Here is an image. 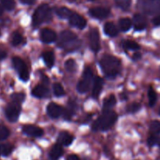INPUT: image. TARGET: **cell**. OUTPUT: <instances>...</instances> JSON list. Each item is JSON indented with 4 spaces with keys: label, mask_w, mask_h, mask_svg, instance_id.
<instances>
[{
    "label": "cell",
    "mask_w": 160,
    "mask_h": 160,
    "mask_svg": "<svg viewBox=\"0 0 160 160\" xmlns=\"http://www.w3.org/2000/svg\"><path fill=\"white\" fill-rule=\"evenodd\" d=\"M100 66L106 76L116 77L121 70V62L119 59L110 55H105L100 60Z\"/></svg>",
    "instance_id": "1"
},
{
    "label": "cell",
    "mask_w": 160,
    "mask_h": 160,
    "mask_svg": "<svg viewBox=\"0 0 160 160\" xmlns=\"http://www.w3.org/2000/svg\"><path fill=\"white\" fill-rule=\"evenodd\" d=\"M59 46L67 52L76 50L81 46V42L78 38L76 34L70 31H63L59 35Z\"/></svg>",
    "instance_id": "2"
},
{
    "label": "cell",
    "mask_w": 160,
    "mask_h": 160,
    "mask_svg": "<svg viewBox=\"0 0 160 160\" xmlns=\"http://www.w3.org/2000/svg\"><path fill=\"white\" fill-rule=\"evenodd\" d=\"M117 120V114L111 110H106L93 124L94 131H106L110 129Z\"/></svg>",
    "instance_id": "3"
},
{
    "label": "cell",
    "mask_w": 160,
    "mask_h": 160,
    "mask_svg": "<svg viewBox=\"0 0 160 160\" xmlns=\"http://www.w3.org/2000/svg\"><path fill=\"white\" fill-rule=\"evenodd\" d=\"M52 18V10L48 4L39 6L34 11L32 17L33 26L38 27L42 23L48 22Z\"/></svg>",
    "instance_id": "4"
},
{
    "label": "cell",
    "mask_w": 160,
    "mask_h": 160,
    "mask_svg": "<svg viewBox=\"0 0 160 160\" xmlns=\"http://www.w3.org/2000/svg\"><path fill=\"white\" fill-rule=\"evenodd\" d=\"M92 78H93L92 71L90 68L87 67L83 73L82 78L78 82L77 86V89L80 93H85L89 90L92 83Z\"/></svg>",
    "instance_id": "5"
},
{
    "label": "cell",
    "mask_w": 160,
    "mask_h": 160,
    "mask_svg": "<svg viewBox=\"0 0 160 160\" xmlns=\"http://www.w3.org/2000/svg\"><path fill=\"white\" fill-rule=\"evenodd\" d=\"M12 62L15 70L18 72L20 79L25 82L28 81L30 78L29 70H28V67H27L26 63L23 62V59H20V57L15 56V57L12 58Z\"/></svg>",
    "instance_id": "6"
},
{
    "label": "cell",
    "mask_w": 160,
    "mask_h": 160,
    "mask_svg": "<svg viewBox=\"0 0 160 160\" xmlns=\"http://www.w3.org/2000/svg\"><path fill=\"white\" fill-rule=\"evenodd\" d=\"M20 109L21 108H20V104L19 103L14 102L9 103L5 110L6 118L10 122H16L19 118Z\"/></svg>",
    "instance_id": "7"
},
{
    "label": "cell",
    "mask_w": 160,
    "mask_h": 160,
    "mask_svg": "<svg viewBox=\"0 0 160 160\" xmlns=\"http://www.w3.org/2000/svg\"><path fill=\"white\" fill-rule=\"evenodd\" d=\"M89 44L91 49L93 52H98L100 49V37L99 33L96 28L92 29L89 34Z\"/></svg>",
    "instance_id": "8"
},
{
    "label": "cell",
    "mask_w": 160,
    "mask_h": 160,
    "mask_svg": "<svg viewBox=\"0 0 160 160\" xmlns=\"http://www.w3.org/2000/svg\"><path fill=\"white\" fill-rule=\"evenodd\" d=\"M69 22L73 27H76L79 29H83L87 25V20L80 14L73 12L71 17L69 18Z\"/></svg>",
    "instance_id": "9"
},
{
    "label": "cell",
    "mask_w": 160,
    "mask_h": 160,
    "mask_svg": "<svg viewBox=\"0 0 160 160\" xmlns=\"http://www.w3.org/2000/svg\"><path fill=\"white\" fill-rule=\"evenodd\" d=\"M89 14L96 19H105L110 14V10L105 7H95L89 9Z\"/></svg>",
    "instance_id": "10"
},
{
    "label": "cell",
    "mask_w": 160,
    "mask_h": 160,
    "mask_svg": "<svg viewBox=\"0 0 160 160\" xmlns=\"http://www.w3.org/2000/svg\"><path fill=\"white\" fill-rule=\"evenodd\" d=\"M23 133L31 137L38 138L44 134V131L42 128H38L34 125H25L23 128Z\"/></svg>",
    "instance_id": "11"
},
{
    "label": "cell",
    "mask_w": 160,
    "mask_h": 160,
    "mask_svg": "<svg viewBox=\"0 0 160 160\" xmlns=\"http://www.w3.org/2000/svg\"><path fill=\"white\" fill-rule=\"evenodd\" d=\"M62 112H63V109L56 103L51 102L47 106V113L51 118H58L62 115Z\"/></svg>",
    "instance_id": "12"
},
{
    "label": "cell",
    "mask_w": 160,
    "mask_h": 160,
    "mask_svg": "<svg viewBox=\"0 0 160 160\" xmlns=\"http://www.w3.org/2000/svg\"><path fill=\"white\" fill-rule=\"evenodd\" d=\"M133 22H134V30L137 31H143L147 27V19L142 14H135L134 16Z\"/></svg>",
    "instance_id": "13"
},
{
    "label": "cell",
    "mask_w": 160,
    "mask_h": 160,
    "mask_svg": "<svg viewBox=\"0 0 160 160\" xmlns=\"http://www.w3.org/2000/svg\"><path fill=\"white\" fill-rule=\"evenodd\" d=\"M41 40L44 43H52L55 42L56 39V34L52 30L48 29V28H44L41 31Z\"/></svg>",
    "instance_id": "14"
},
{
    "label": "cell",
    "mask_w": 160,
    "mask_h": 160,
    "mask_svg": "<svg viewBox=\"0 0 160 160\" xmlns=\"http://www.w3.org/2000/svg\"><path fill=\"white\" fill-rule=\"evenodd\" d=\"M57 140L60 145L68 146V145H71V143L73 142V136L67 131H62V132L59 133Z\"/></svg>",
    "instance_id": "15"
},
{
    "label": "cell",
    "mask_w": 160,
    "mask_h": 160,
    "mask_svg": "<svg viewBox=\"0 0 160 160\" xmlns=\"http://www.w3.org/2000/svg\"><path fill=\"white\" fill-rule=\"evenodd\" d=\"M102 86L103 80L100 77H96L95 78V81H94L93 88H92V95L94 98H98L99 97L102 89Z\"/></svg>",
    "instance_id": "16"
},
{
    "label": "cell",
    "mask_w": 160,
    "mask_h": 160,
    "mask_svg": "<svg viewBox=\"0 0 160 160\" xmlns=\"http://www.w3.org/2000/svg\"><path fill=\"white\" fill-rule=\"evenodd\" d=\"M32 95L37 98H45L48 95V90L45 86L39 84L33 89Z\"/></svg>",
    "instance_id": "17"
},
{
    "label": "cell",
    "mask_w": 160,
    "mask_h": 160,
    "mask_svg": "<svg viewBox=\"0 0 160 160\" xmlns=\"http://www.w3.org/2000/svg\"><path fill=\"white\" fill-rule=\"evenodd\" d=\"M63 154V149L60 145H55L49 152V158L51 160H58Z\"/></svg>",
    "instance_id": "18"
},
{
    "label": "cell",
    "mask_w": 160,
    "mask_h": 160,
    "mask_svg": "<svg viewBox=\"0 0 160 160\" xmlns=\"http://www.w3.org/2000/svg\"><path fill=\"white\" fill-rule=\"evenodd\" d=\"M104 31L107 35L110 37H115L118 34V30L117 27L112 22H107L104 26Z\"/></svg>",
    "instance_id": "19"
},
{
    "label": "cell",
    "mask_w": 160,
    "mask_h": 160,
    "mask_svg": "<svg viewBox=\"0 0 160 160\" xmlns=\"http://www.w3.org/2000/svg\"><path fill=\"white\" fill-rule=\"evenodd\" d=\"M56 14L60 17V18H62V19H67V18L69 19L70 17H71L72 14L73 13V11L70 10L69 8L64 7V6L56 8Z\"/></svg>",
    "instance_id": "20"
},
{
    "label": "cell",
    "mask_w": 160,
    "mask_h": 160,
    "mask_svg": "<svg viewBox=\"0 0 160 160\" xmlns=\"http://www.w3.org/2000/svg\"><path fill=\"white\" fill-rule=\"evenodd\" d=\"M42 57H43L44 61H45V63L46 64L47 67H48L49 68L53 67L55 62V56L54 53L51 51H47L43 52L42 54Z\"/></svg>",
    "instance_id": "21"
},
{
    "label": "cell",
    "mask_w": 160,
    "mask_h": 160,
    "mask_svg": "<svg viewBox=\"0 0 160 160\" xmlns=\"http://www.w3.org/2000/svg\"><path fill=\"white\" fill-rule=\"evenodd\" d=\"M119 26H120V30L122 31H128L130 28L132 26V21L130 18L128 17H124V18H121L119 21Z\"/></svg>",
    "instance_id": "22"
},
{
    "label": "cell",
    "mask_w": 160,
    "mask_h": 160,
    "mask_svg": "<svg viewBox=\"0 0 160 160\" xmlns=\"http://www.w3.org/2000/svg\"><path fill=\"white\" fill-rule=\"evenodd\" d=\"M117 103V99L114 95H110L104 100L103 102V109L106 110H109L110 108L113 107Z\"/></svg>",
    "instance_id": "23"
},
{
    "label": "cell",
    "mask_w": 160,
    "mask_h": 160,
    "mask_svg": "<svg viewBox=\"0 0 160 160\" xmlns=\"http://www.w3.org/2000/svg\"><path fill=\"white\" fill-rule=\"evenodd\" d=\"M13 150V146L10 144H0V156H8Z\"/></svg>",
    "instance_id": "24"
},
{
    "label": "cell",
    "mask_w": 160,
    "mask_h": 160,
    "mask_svg": "<svg viewBox=\"0 0 160 160\" xmlns=\"http://www.w3.org/2000/svg\"><path fill=\"white\" fill-rule=\"evenodd\" d=\"M148 104L149 106L152 107L155 106V104L157 102V94L155 92L154 89L152 88H150L148 92Z\"/></svg>",
    "instance_id": "25"
},
{
    "label": "cell",
    "mask_w": 160,
    "mask_h": 160,
    "mask_svg": "<svg viewBox=\"0 0 160 160\" xmlns=\"http://www.w3.org/2000/svg\"><path fill=\"white\" fill-rule=\"evenodd\" d=\"M150 132L153 135H158L160 134V121L153 120L150 123Z\"/></svg>",
    "instance_id": "26"
},
{
    "label": "cell",
    "mask_w": 160,
    "mask_h": 160,
    "mask_svg": "<svg viewBox=\"0 0 160 160\" xmlns=\"http://www.w3.org/2000/svg\"><path fill=\"white\" fill-rule=\"evenodd\" d=\"M23 41V38L21 34H20V33L17 32V31H16V32H14L13 34H12V41H11L12 45H14V46H17V45L22 44Z\"/></svg>",
    "instance_id": "27"
},
{
    "label": "cell",
    "mask_w": 160,
    "mask_h": 160,
    "mask_svg": "<svg viewBox=\"0 0 160 160\" xmlns=\"http://www.w3.org/2000/svg\"><path fill=\"white\" fill-rule=\"evenodd\" d=\"M123 45L125 48L127 49L131 50H137L140 48L138 44L136 42L132 40H126L123 42Z\"/></svg>",
    "instance_id": "28"
},
{
    "label": "cell",
    "mask_w": 160,
    "mask_h": 160,
    "mask_svg": "<svg viewBox=\"0 0 160 160\" xmlns=\"http://www.w3.org/2000/svg\"><path fill=\"white\" fill-rule=\"evenodd\" d=\"M65 68L70 73H73V72L76 71L77 70V63L75 60L70 59L65 62Z\"/></svg>",
    "instance_id": "29"
},
{
    "label": "cell",
    "mask_w": 160,
    "mask_h": 160,
    "mask_svg": "<svg viewBox=\"0 0 160 160\" xmlns=\"http://www.w3.org/2000/svg\"><path fill=\"white\" fill-rule=\"evenodd\" d=\"M53 92H54V95L57 97H60L65 95V91H64L63 88L59 83H55L53 84Z\"/></svg>",
    "instance_id": "30"
},
{
    "label": "cell",
    "mask_w": 160,
    "mask_h": 160,
    "mask_svg": "<svg viewBox=\"0 0 160 160\" xmlns=\"http://www.w3.org/2000/svg\"><path fill=\"white\" fill-rule=\"evenodd\" d=\"M3 7L7 10H12L15 7V1L14 0H0Z\"/></svg>",
    "instance_id": "31"
},
{
    "label": "cell",
    "mask_w": 160,
    "mask_h": 160,
    "mask_svg": "<svg viewBox=\"0 0 160 160\" xmlns=\"http://www.w3.org/2000/svg\"><path fill=\"white\" fill-rule=\"evenodd\" d=\"M141 107H142V106H141L140 103L133 102L127 107V112H130V113H134V112H137L138 111L140 110Z\"/></svg>",
    "instance_id": "32"
},
{
    "label": "cell",
    "mask_w": 160,
    "mask_h": 160,
    "mask_svg": "<svg viewBox=\"0 0 160 160\" xmlns=\"http://www.w3.org/2000/svg\"><path fill=\"white\" fill-rule=\"evenodd\" d=\"M11 98H12V102L20 104V103L24 101L25 94L21 93V92L20 93H14L11 95Z\"/></svg>",
    "instance_id": "33"
},
{
    "label": "cell",
    "mask_w": 160,
    "mask_h": 160,
    "mask_svg": "<svg viewBox=\"0 0 160 160\" xmlns=\"http://www.w3.org/2000/svg\"><path fill=\"white\" fill-rule=\"evenodd\" d=\"M131 0H117V5L123 10H128L131 6Z\"/></svg>",
    "instance_id": "34"
},
{
    "label": "cell",
    "mask_w": 160,
    "mask_h": 160,
    "mask_svg": "<svg viewBox=\"0 0 160 160\" xmlns=\"http://www.w3.org/2000/svg\"><path fill=\"white\" fill-rule=\"evenodd\" d=\"M9 135V131L6 127L0 125V141H3L7 138Z\"/></svg>",
    "instance_id": "35"
},
{
    "label": "cell",
    "mask_w": 160,
    "mask_h": 160,
    "mask_svg": "<svg viewBox=\"0 0 160 160\" xmlns=\"http://www.w3.org/2000/svg\"><path fill=\"white\" fill-rule=\"evenodd\" d=\"M158 141H159V138L157 137V135H153V134H152V135L148 138L147 142H148V145H149L150 147H152L154 146L156 144H158Z\"/></svg>",
    "instance_id": "36"
},
{
    "label": "cell",
    "mask_w": 160,
    "mask_h": 160,
    "mask_svg": "<svg viewBox=\"0 0 160 160\" xmlns=\"http://www.w3.org/2000/svg\"><path fill=\"white\" fill-rule=\"evenodd\" d=\"M152 23L155 26H160V15L156 16L153 18Z\"/></svg>",
    "instance_id": "37"
},
{
    "label": "cell",
    "mask_w": 160,
    "mask_h": 160,
    "mask_svg": "<svg viewBox=\"0 0 160 160\" xmlns=\"http://www.w3.org/2000/svg\"><path fill=\"white\" fill-rule=\"evenodd\" d=\"M22 3L27 5H33L37 0H20Z\"/></svg>",
    "instance_id": "38"
},
{
    "label": "cell",
    "mask_w": 160,
    "mask_h": 160,
    "mask_svg": "<svg viewBox=\"0 0 160 160\" xmlns=\"http://www.w3.org/2000/svg\"><path fill=\"white\" fill-rule=\"evenodd\" d=\"M67 160H80V159L76 155H70V156L67 157Z\"/></svg>",
    "instance_id": "39"
},
{
    "label": "cell",
    "mask_w": 160,
    "mask_h": 160,
    "mask_svg": "<svg viewBox=\"0 0 160 160\" xmlns=\"http://www.w3.org/2000/svg\"><path fill=\"white\" fill-rule=\"evenodd\" d=\"M6 52H4V51H2V49H0V60L3 59L4 58H6Z\"/></svg>",
    "instance_id": "40"
},
{
    "label": "cell",
    "mask_w": 160,
    "mask_h": 160,
    "mask_svg": "<svg viewBox=\"0 0 160 160\" xmlns=\"http://www.w3.org/2000/svg\"><path fill=\"white\" fill-rule=\"evenodd\" d=\"M140 58H141V54L139 52L135 53V54L134 55V59H136V60H137V59H140Z\"/></svg>",
    "instance_id": "41"
},
{
    "label": "cell",
    "mask_w": 160,
    "mask_h": 160,
    "mask_svg": "<svg viewBox=\"0 0 160 160\" xmlns=\"http://www.w3.org/2000/svg\"><path fill=\"white\" fill-rule=\"evenodd\" d=\"M2 12H3V10H2V6H0V16H1L2 14Z\"/></svg>",
    "instance_id": "42"
},
{
    "label": "cell",
    "mask_w": 160,
    "mask_h": 160,
    "mask_svg": "<svg viewBox=\"0 0 160 160\" xmlns=\"http://www.w3.org/2000/svg\"><path fill=\"white\" fill-rule=\"evenodd\" d=\"M158 145H159L160 147V138H159V141H158Z\"/></svg>",
    "instance_id": "43"
},
{
    "label": "cell",
    "mask_w": 160,
    "mask_h": 160,
    "mask_svg": "<svg viewBox=\"0 0 160 160\" xmlns=\"http://www.w3.org/2000/svg\"><path fill=\"white\" fill-rule=\"evenodd\" d=\"M159 114H160V109H159Z\"/></svg>",
    "instance_id": "44"
},
{
    "label": "cell",
    "mask_w": 160,
    "mask_h": 160,
    "mask_svg": "<svg viewBox=\"0 0 160 160\" xmlns=\"http://www.w3.org/2000/svg\"><path fill=\"white\" fill-rule=\"evenodd\" d=\"M0 34H1V32H0Z\"/></svg>",
    "instance_id": "45"
}]
</instances>
